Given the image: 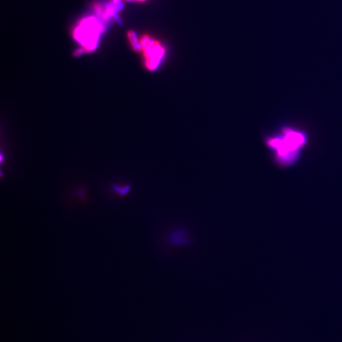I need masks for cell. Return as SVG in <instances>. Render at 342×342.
Here are the masks:
<instances>
[{
	"label": "cell",
	"mask_w": 342,
	"mask_h": 342,
	"mask_svg": "<svg viewBox=\"0 0 342 342\" xmlns=\"http://www.w3.org/2000/svg\"><path fill=\"white\" fill-rule=\"evenodd\" d=\"M268 147L274 152L277 163L281 167L292 166L299 159L306 143V136L303 131L291 127H284L280 133L267 141Z\"/></svg>",
	"instance_id": "1"
},
{
	"label": "cell",
	"mask_w": 342,
	"mask_h": 342,
	"mask_svg": "<svg viewBox=\"0 0 342 342\" xmlns=\"http://www.w3.org/2000/svg\"><path fill=\"white\" fill-rule=\"evenodd\" d=\"M105 25L100 18L89 16L80 20L73 30L72 36L85 53L95 50L98 46L99 37L104 30Z\"/></svg>",
	"instance_id": "2"
},
{
	"label": "cell",
	"mask_w": 342,
	"mask_h": 342,
	"mask_svg": "<svg viewBox=\"0 0 342 342\" xmlns=\"http://www.w3.org/2000/svg\"><path fill=\"white\" fill-rule=\"evenodd\" d=\"M140 44L145 67L152 71L157 70L166 54L164 47L157 40L152 38L148 35H144L141 37Z\"/></svg>",
	"instance_id": "3"
},
{
	"label": "cell",
	"mask_w": 342,
	"mask_h": 342,
	"mask_svg": "<svg viewBox=\"0 0 342 342\" xmlns=\"http://www.w3.org/2000/svg\"><path fill=\"white\" fill-rule=\"evenodd\" d=\"M122 8V0H112L111 3L104 4V5L98 3L93 4L94 10L102 22H105L110 19L116 14L118 10H121Z\"/></svg>",
	"instance_id": "4"
},
{
	"label": "cell",
	"mask_w": 342,
	"mask_h": 342,
	"mask_svg": "<svg viewBox=\"0 0 342 342\" xmlns=\"http://www.w3.org/2000/svg\"><path fill=\"white\" fill-rule=\"evenodd\" d=\"M127 36H128L129 41H130L132 48H133L134 50L136 51H140V40L137 37L135 32L133 31V30H130V31L127 32Z\"/></svg>",
	"instance_id": "5"
},
{
	"label": "cell",
	"mask_w": 342,
	"mask_h": 342,
	"mask_svg": "<svg viewBox=\"0 0 342 342\" xmlns=\"http://www.w3.org/2000/svg\"><path fill=\"white\" fill-rule=\"evenodd\" d=\"M125 1H139V0H123Z\"/></svg>",
	"instance_id": "6"
}]
</instances>
